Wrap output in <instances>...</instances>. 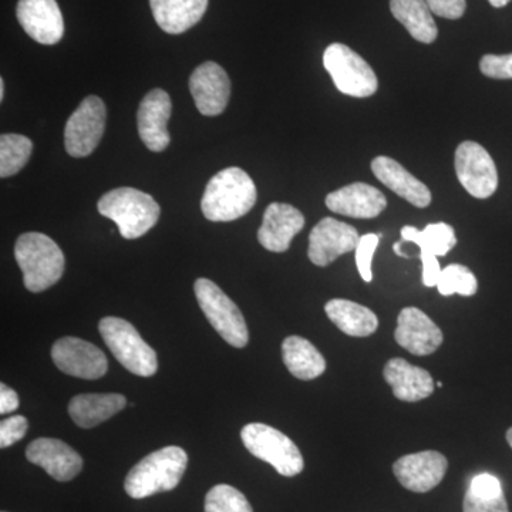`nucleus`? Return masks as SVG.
<instances>
[{"label":"nucleus","instance_id":"nucleus-1","mask_svg":"<svg viewBox=\"0 0 512 512\" xmlns=\"http://www.w3.org/2000/svg\"><path fill=\"white\" fill-rule=\"evenodd\" d=\"M256 198L254 181L244 170L225 168L207 184L201 200L202 214L212 222L235 221L254 208Z\"/></svg>","mask_w":512,"mask_h":512},{"label":"nucleus","instance_id":"nucleus-2","mask_svg":"<svg viewBox=\"0 0 512 512\" xmlns=\"http://www.w3.org/2000/svg\"><path fill=\"white\" fill-rule=\"evenodd\" d=\"M187 466L188 456L183 448H160L131 468L124 481V490L134 500L174 490L180 484Z\"/></svg>","mask_w":512,"mask_h":512},{"label":"nucleus","instance_id":"nucleus-3","mask_svg":"<svg viewBox=\"0 0 512 512\" xmlns=\"http://www.w3.org/2000/svg\"><path fill=\"white\" fill-rule=\"evenodd\" d=\"M15 258L23 272V284L30 292L46 291L62 279L63 251L45 234L20 235L15 245Z\"/></svg>","mask_w":512,"mask_h":512},{"label":"nucleus","instance_id":"nucleus-4","mask_svg":"<svg viewBox=\"0 0 512 512\" xmlns=\"http://www.w3.org/2000/svg\"><path fill=\"white\" fill-rule=\"evenodd\" d=\"M103 217L116 222L121 237L137 239L156 227L160 205L151 195L136 188L121 187L106 192L97 202Z\"/></svg>","mask_w":512,"mask_h":512},{"label":"nucleus","instance_id":"nucleus-5","mask_svg":"<svg viewBox=\"0 0 512 512\" xmlns=\"http://www.w3.org/2000/svg\"><path fill=\"white\" fill-rule=\"evenodd\" d=\"M101 338L120 365L141 377L154 376L158 369L157 353L141 338L127 320L107 316L99 323Z\"/></svg>","mask_w":512,"mask_h":512},{"label":"nucleus","instance_id":"nucleus-6","mask_svg":"<svg viewBox=\"0 0 512 512\" xmlns=\"http://www.w3.org/2000/svg\"><path fill=\"white\" fill-rule=\"evenodd\" d=\"M241 439L252 456L271 464L281 476H298L305 467V461L296 444L268 424H247L241 431Z\"/></svg>","mask_w":512,"mask_h":512},{"label":"nucleus","instance_id":"nucleus-7","mask_svg":"<svg viewBox=\"0 0 512 512\" xmlns=\"http://www.w3.org/2000/svg\"><path fill=\"white\" fill-rule=\"evenodd\" d=\"M194 291L201 311L212 328L217 330L229 345L239 349L245 348L249 340L248 326L234 301L210 279H197Z\"/></svg>","mask_w":512,"mask_h":512},{"label":"nucleus","instance_id":"nucleus-8","mask_svg":"<svg viewBox=\"0 0 512 512\" xmlns=\"http://www.w3.org/2000/svg\"><path fill=\"white\" fill-rule=\"evenodd\" d=\"M323 66L336 89L346 96L365 99L377 92L379 82L375 70L355 50L342 43H333L325 50Z\"/></svg>","mask_w":512,"mask_h":512},{"label":"nucleus","instance_id":"nucleus-9","mask_svg":"<svg viewBox=\"0 0 512 512\" xmlns=\"http://www.w3.org/2000/svg\"><path fill=\"white\" fill-rule=\"evenodd\" d=\"M107 110L97 96L86 97L74 110L64 128V147L74 158L90 156L106 130Z\"/></svg>","mask_w":512,"mask_h":512},{"label":"nucleus","instance_id":"nucleus-10","mask_svg":"<svg viewBox=\"0 0 512 512\" xmlns=\"http://www.w3.org/2000/svg\"><path fill=\"white\" fill-rule=\"evenodd\" d=\"M454 167L458 181L474 198L485 200L497 191V167L490 153L480 144L474 141L461 143L456 150Z\"/></svg>","mask_w":512,"mask_h":512},{"label":"nucleus","instance_id":"nucleus-11","mask_svg":"<svg viewBox=\"0 0 512 512\" xmlns=\"http://www.w3.org/2000/svg\"><path fill=\"white\" fill-rule=\"evenodd\" d=\"M400 244L412 242L420 248V259L423 262V284L427 288L437 286L441 269L439 256H446L457 244L456 232L446 222L429 224L423 231L414 227H403Z\"/></svg>","mask_w":512,"mask_h":512},{"label":"nucleus","instance_id":"nucleus-12","mask_svg":"<svg viewBox=\"0 0 512 512\" xmlns=\"http://www.w3.org/2000/svg\"><path fill=\"white\" fill-rule=\"evenodd\" d=\"M52 359L63 373L79 379H100L109 370L103 350L79 338L57 340L52 348Z\"/></svg>","mask_w":512,"mask_h":512},{"label":"nucleus","instance_id":"nucleus-13","mask_svg":"<svg viewBox=\"0 0 512 512\" xmlns=\"http://www.w3.org/2000/svg\"><path fill=\"white\" fill-rule=\"evenodd\" d=\"M360 235L355 227L335 218H323L309 235L308 256L316 266H328L339 256L356 251Z\"/></svg>","mask_w":512,"mask_h":512},{"label":"nucleus","instance_id":"nucleus-14","mask_svg":"<svg viewBox=\"0 0 512 512\" xmlns=\"http://www.w3.org/2000/svg\"><path fill=\"white\" fill-rule=\"evenodd\" d=\"M190 90L198 111L204 116H220L231 96V80L227 72L214 62H205L192 72Z\"/></svg>","mask_w":512,"mask_h":512},{"label":"nucleus","instance_id":"nucleus-15","mask_svg":"<svg viewBox=\"0 0 512 512\" xmlns=\"http://www.w3.org/2000/svg\"><path fill=\"white\" fill-rule=\"evenodd\" d=\"M448 468L447 458L439 451H421L399 458L393 473L406 490L429 493L443 481Z\"/></svg>","mask_w":512,"mask_h":512},{"label":"nucleus","instance_id":"nucleus-16","mask_svg":"<svg viewBox=\"0 0 512 512\" xmlns=\"http://www.w3.org/2000/svg\"><path fill=\"white\" fill-rule=\"evenodd\" d=\"M173 103L170 94L163 89H154L144 97L138 107L137 126L141 141L154 153H161L170 146V121Z\"/></svg>","mask_w":512,"mask_h":512},{"label":"nucleus","instance_id":"nucleus-17","mask_svg":"<svg viewBox=\"0 0 512 512\" xmlns=\"http://www.w3.org/2000/svg\"><path fill=\"white\" fill-rule=\"evenodd\" d=\"M16 16L23 30L40 45H56L63 39V15L56 0H19Z\"/></svg>","mask_w":512,"mask_h":512},{"label":"nucleus","instance_id":"nucleus-18","mask_svg":"<svg viewBox=\"0 0 512 512\" xmlns=\"http://www.w3.org/2000/svg\"><path fill=\"white\" fill-rule=\"evenodd\" d=\"M26 458L62 483L79 476L83 468V458L77 451L62 440L47 437L32 441L26 448Z\"/></svg>","mask_w":512,"mask_h":512},{"label":"nucleus","instance_id":"nucleus-19","mask_svg":"<svg viewBox=\"0 0 512 512\" xmlns=\"http://www.w3.org/2000/svg\"><path fill=\"white\" fill-rule=\"evenodd\" d=\"M394 338L403 349L416 356L436 352L444 339L439 326L417 308H404L400 312Z\"/></svg>","mask_w":512,"mask_h":512},{"label":"nucleus","instance_id":"nucleus-20","mask_svg":"<svg viewBox=\"0 0 512 512\" xmlns=\"http://www.w3.org/2000/svg\"><path fill=\"white\" fill-rule=\"evenodd\" d=\"M305 227V217L298 208L282 202H272L266 208L264 221L258 231V241L271 252L288 251L292 239Z\"/></svg>","mask_w":512,"mask_h":512},{"label":"nucleus","instance_id":"nucleus-21","mask_svg":"<svg viewBox=\"0 0 512 512\" xmlns=\"http://www.w3.org/2000/svg\"><path fill=\"white\" fill-rule=\"evenodd\" d=\"M326 207L345 217L370 220L386 210L387 200L383 192L373 185L355 183L330 192L326 197Z\"/></svg>","mask_w":512,"mask_h":512},{"label":"nucleus","instance_id":"nucleus-22","mask_svg":"<svg viewBox=\"0 0 512 512\" xmlns=\"http://www.w3.org/2000/svg\"><path fill=\"white\" fill-rule=\"evenodd\" d=\"M384 380L392 387L394 396L402 402H420L434 392V380L427 370L394 357L384 366Z\"/></svg>","mask_w":512,"mask_h":512},{"label":"nucleus","instance_id":"nucleus-23","mask_svg":"<svg viewBox=\"0 0 512 512\" xmlns=\"http://www.w3.org/2000/svg\"><path fill=\"white\" fill-rule=\"evenodd\" d=\"M372 171L380 183L414 207L426 208L431 204V192L427 185L417 180L399 161L390 157H376L372 161Z\"/></svg>","mask_w":512,"mask_h":512},{"label":"nucleus","instance_id":"nucleus-24","mask_svg":"<svg viewBox=\"0 0 512 512\" xmlns=\"http://www.w3.org/2000/svg\"><path fill=\"white\" fill-rule=\"evenodd\" d=\"M154 19L165 33L187 32L207 12L208 0H150Z\"/></svg>","mask_w":512,"mask_h":512},{"label":"nucleus","instance_id":"nucleus-25","mask_svg":"<svg viewBox=\"0 0 512 512\" xmlns=\"http://www.w3.org/2000/svg\"><path fill=\"white\" fill-rule=\"evenodd\" d=\"M126 404L127 400L123 394H79L70 402L69 414L77 426L82 429H92L116 416L126 407Z\"/></svg>","mask_w":512,"mask_h":512},{"label":"nucleus","instance_id":"nucleus-26","mask_svg":"<svg viewBox=\"0 0 512 512\" xmlns=\"http://www.w3.org/2000/svg\"><path fill=\"white\" fill-rule=\"evenodd\" d=\"M325 312L343 333L353 338H366L379 328L375 312L348 299H332L326 303Z\"/></svg>","mask_w":512,"mask_h":512},{"label":"nucleus","instance_id":"nucleus-27","mask_svg":"<svg viewBox=\"0 0 512 512\" xmlns=\"http://www.w3.org/2000/svg\"><path fill=\"white\" fill-rule=\"evenodd\" d=\"M282 359L296 379L313 380L326 370V360L309 340L289 336L282 343Z\"/></svg>","mask_w":512,"mask_h":512},{"label":"nucleus","instance_id":"nucleus-28","mask_svg":"<svg viewBox=\"0 0 512 512\" xmlns=\"http://www.w3.org/2000/svg\"><path fill=\"white\" fill-rule=\"evenodd\" d=\"M390 10L417 42L430 45L437 39L439 30L426 0H390Z\"/></svg>","mask_w":512,"mask_h":512},{"label":"nucleus","instance_id":"nucleus-29","mask_svg":"<svg viewBox=\"0 0 512 512\" xmlns=\"http://www.w3.org/2000/svg\"><path fill=\"white\" fill-rule=\"evenodd\" d=\"M33 143L22 134H3L0 137V177L18 174L28 164Z\"/></svg>","mask_w":512,"mask_h":512},{"label":"nucleus","instance_id":"nucleus-30","mask_svg":"<svg viewBox=\"0 0 512 512\" xmlns=\"http://www.w3.org/2000/svg\"><path fill=\"white\" fill-rule=\"evenodd\" d=\"M437 289L443 296H451L458 293L461 296L476 295L478 282L476 275L460 264L448 265L441 271Z\"/></svg>","mask_w":512,"mask_h":512},{"label":"nucleus","instance_id":"nucleus-31","mask_svg":"<svg viewBox=\"0 0 512 512\" xmlns=\"http://www.w3.org/2000/svg\"><path fill=\"white\" fill-rule=\"evenodd\" d=\"M205 512H254L241 491L227 484H218L205 497Z\"/></svg>","mask_w":512,"mask_h":512},{"label":"nucleus","instance_id":"nucleus-32","mask_svg":"<svg viewBox=\"0 0 512 512\" xmlns=\"http://www.w3.org/2000/svg\"><path fill=\"white\" fill-rule=\"evenodd\" d=\"M380 237L382 234H366L360 237L357 244L355 251L357 271L365 282L373 281L372 261L379 247Z\"/></svg>","mask_w":512,"mask_h":512},{"label":"nucleus","instance_id":"nucleus-33","mask_svg":"<svg viewBox=\"0 0 512 512\" xmlns=\"http://www.w3.org/2000/svg\"><path fill=\"white\" fill-rule=\"evenodd\" d=\"M464 512H510L504 493L484 495L474 493L468 488L463 504Z\"/></svg>","mask_w":512,"mask_h":512},{"label":"nucleus","instance_id":"nucleus-34","mask_svg":"<svg viewBox=\"0 0 512 512\" xmlns=\"http://www.w3.org/2000/svg\"><path fill=\"white\" fill-rule=\"evenodd\" d=\"M480 70L490 79L512 80L511 55H485L480 60Z\"/></svg>","mask_w":512,"mask_h":512},{"label":"nucleus","instance_id":"nucleus-35","mask_svg":"<svg viewBox=\"0 0 512 512\" xmlns=\"http://www.w3.org/2000/svg\"><path fill=\"white\" fill-rule=\"evenodd\" d=\"M28 420L23 416H12L0 423V447L6 448L18 443L26 436Z\"/></svg>","mask_w":512,"mask_h":512},{"label":"nucleus","instance_id":"nucleus-36","mask_svg":"<svg viewBox=\"0 0 512 512\" xmlns=\"http://www.w3.org/2000/svg\"><path fill=\"white\" fill-rule=\"evenodd\" d=\"M434 15L440 18L457 20L466 13V0H426Z\"/></svg>","mask_w":512,"mask_h":512},{"label":"nucleus","instance_id":"nucleus-37","mask_svg":"<svg viewBox=\"0 0 512 512\" xmlns=\"http://www.w3.org/2000/svg\"><path fill=\"white\" fill-rule=\"evenodd\" d=\"M19 396L6 384H0V413L9 414L19 407Z\"/></svg>","mask_w":512,"mask_h":512},{"label":"nucleus","instance_id":"nucleus-38","mask_svg":"<svg viewBox=\"0 0 512 512\" xmlns=\"http://www.w3.org/2000/svg\"><path fill=\"white\" fill-rule=\"evenodd\" d=\"M488 2H490V5L494 6V8H504L511 0H488Z\"/></svg>","mask_w":512,"mask_h":512},{"label":"nucleus","instance_id":"nucleus-39","mask_svg":"<svg viewBox=\"0 0 512 512\" xmlns=\"http://www.w3.org/2000/svg\"><path fill=\"white\" fill-rule=\"evenodd\" d=\"M5 99V80L0 79V100Z\"/></svg>","mask_w":512,"mask_h":512},{"label":"nucleus","instance_id":"nucleus-40","mask_svg":"<svg viewBox=\"0 0 512 512\" xmlns=\"http://www.w3.org/2000/svg\"><path fill=\"white\" fill-rule=\"evenodd\" d=\"M507 441L508 444H510V447L512 448V427L510 430L507 431Z\"/></svg>","mask_w":512,"mask_h":512}]
</instances>
